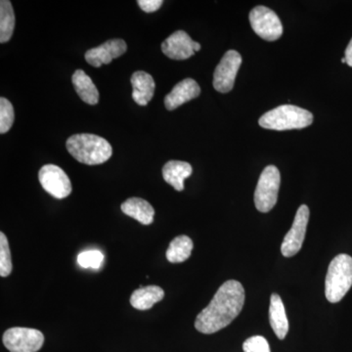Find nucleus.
<instances>
[{
  "instance_id": "20e7f679",
  "label": "nucleus",
  "mask_w": 352,
  "mask_h": 352,
  "mask_svg": "<svg viewBox=\"0 0 352 352\" xmlns=\"http://www.w3.org/2000/svg\"><path fill=\"white\" fill-rule=\"evenodd\" d=\"M352 286V258L340 254L331 261L325 280V295L329 302H340Z\"/></svg>"
},
{
  "instance_id": "b1692460",
  "label": "nucleus",
  "mask_w": 352,
  "mask_h": 352,
  "mask_svg": "<svg viewBox=\"0 0 352 352\" xmlns=\"http://www.w3.org/2000/svg\"><path fill=\"white\" fill-rule=\"evenodd\" d=\"M103 254L98 250H91L80 252L78 256V263L83 268L99 270L103 263Z\"/></svg>"
},
{
  "instance_id": "2eb2a0df",
  "label": "nucleus",
  "mask_w": 352,
  "mask_h": 352,
  "mask_svg": "<svg viewBox=\"0 0 352 352\" xmlns=\"http://www.w3.org/2000/svg\"><path fill=\"white\" fill-rule=\"evenodd\" d=\"M192 173L193 168L191 164L186 162L170 161L164 164L163 168L164 182L179 192L184 190V180L190 177Z\"/></svg>"
},
{
  "instance_id": "9b49d317",
  "label": "nucleus",
  "mask_w": 352,
  "mask_h": 352,
  "mask_svg": "<svg viewBox=\"0 0 352 352\" xmlns=\"http://www.w3.org/2000/svg\"><path fill=\"white\" fill-rule=\"evenodd\" d=\"M201 50V44L192 41L184 31H177L170 34L162 43V51L166 56L173 60H186Z\"/></svg>"
},
{
  "instance_id": "bb28decb",
  "label": "nucleus",
  "mask_w": 352,
  "mask_h": 352,
  "mask_svg": "<svg viewBox=\"0 0 352 352\" xmlns=\"http://www.w3.org/2000/svg\"><path fill=\"white\" fill-rule=\"evenodd\" d=\"M346 64L349 65V67H352V39L349 41V45H347L346 50Z\"/></svg>"
},
{
  "instance_id": "dca6fc26",
  "label": "nucleus",
  "mask_w": 352,
  "mask_h": 352,
  "mask_svg": "<svg viewBox=\"0 0 352 352\" xmlns=\"http://www.w3.org/2000/svg\"><path fill=\"white\" fill-rule=\"evenodd\" d=\"M270 321L278 339L284 340L289 332V321L283 300L277 294H273L270 298Z\"/></svg>"
},
{
  "instance_id": "412c9836",
  "label": "nucleus",
  "mask_w": 352,
  "mask_h": 352,
  "mask_svg": "<svg viewBox=\"0 0 352 352\" xmlns=\"http://www.w3.org/2000/svg\"><path fill=\"white\" fill-rule=\"evenodd\" d=\"M15 28V14L12 4L8 0L0 2V43H6L10 41Z\"/></svg>"
},
{
  "instance_id": "423d86ee",
  "label": "nucleus",
  "mask_w": 352,
  "mask_h": 352,
  "mask_svg": "<svg viewBox=\"0 0 352 352\" xmlns=\"http://www.w3.org/2000/svg\"><path fill=\"white\" fill-rule=\"evenodd\" d=\"M3 344L10 352H38L44 344V336L36 329L15 327L3 333Z\"/></svg>"
},
{
  "instance_id": "6ab92c4d",
  "label": "nucleus",
  "mask_w": 352,
  "mask_h": 352,
  "mask_svg": "<svg viewBox=\"0 0 352 352\" xmlns=\"http://www.w3.org/2000/svg\"><path fill=\"white\" fill-rule=\"evenodd\" d=\"M74 87L76 94L83 102L89 105H96L99 102V92L95 87L90 76H88L82 69H76L74 73L73 78Z\"/></svg>"
},
{
  "instance_id": "aec40b11",
  "label": "nucleus",
  "mask_w": 352,
  "mask_h": 352,
  "mask_svg": "<svg viewBox=\"0 0 352 352\" xmlns=\"http://www.w3.org/2000/svg\"><path fill=\"white\" fill-rule=\"evenodd\" d=\"M193 242L188 236L180 235L171 241L166 250V259L170 263H182L187 261L193 251Z\"/></svg>"
},
{
  "instance_id": "0eeeda50",
  "label": "nucleus",
  "mask_w": 352,
  "mask_h": 352,
  "mask_svg": "<svg viewBox=\"0 0 352 352\" xmlns=\"http://www.w3.org/2000/svg\"><path fill=\"white\" fill-rule=\"evenodd\" d=\"M250 23L261 38L275 41L283 34V25L277 14L265 6H256L250 13Z\"/></svg>"
},
{
  "instance_id": "9d476101",
  "label": "nucleus",
  "mask_w": 352,
  "mask_h": 352,
  "mask_svg": "<svg viewBox=\"0 0 352 352\" xmlns=\"http://www.w3.org/2000/svg\"><path fill=\"white\" fill-rule=\"evenodd\" d=\"M309 220V208L307 205L300 206L296 212L293 226L285 236L281 245V252L286 258L296 256L302 249Z\"/></svg>"
},
{
  "instance_id": "1a4fd4ad",
  "label": "nucleus",
  "mask_w": 352,
  "mask_h": 352,
  "mask_svg": "<svg viewBox=\"0 0 352 352\" xmlns=\"http://www.w3.org/2000/svg\"><path fill=\"white\" fill-rule=\"evenodd\" d=\"M242 64V56L236 50L227 51L214 74V87L220 94L231 91Z\"/></svg>"
},
{
  "instance_id": "5701e85b",
  "label": "nucleus",
  "mask_w": 352,
  "mask_h": 352,
  "mask_svg": "<svg viewBox=\"0 0 352 352\" xmlns=\"http://www.w3.org/2000/svg\"><path fill=\"white\" fill-rule=\"evenodd\" d=\"M14 108L12 104L4 97L0 99V133L4 134L9 131L13 126Z\"/></svg>"
},
{
  "instance_id": "a211bd4d",
  "label": "nucleus",
  "mask_w": 352,
  "mask_h": 352,
  "mask_svg": "<svg viewBox=\"0 0 352 352\" xmlns=\"http://www.w3.org/2000/svg\"><path fill=\"white\" fill-rule=\"evenodd\" d=\"M164 296V289L159 286L142 287L134 291L131 296V305L138 310L151 309Z\"/></svg>"
},
{
  "instance_id": "4be33fe9",
  "label": "nucleus",
  "mask_w": 352,
  "mask_h": 352,
  "mask_svg": "<svg viewBox=\"0 0 352 352\" xmlns=\"http://www.w3.org/2000/svg\"><path fill=\"white\" fill-rule=\"evenodd\" d=\"M12 261L6 234L0 233V276L7 277L12 272Z\"/></svg>"
},
{
  "instance_id": "39448f33",
  "label": "nucleus",
  "mask_w": 352,
  "mask_h": 352,
  "mask_svg": "<svg viewBox=\"0 0 352 352\" xmlns=\"http://www.w3.org/2000/svg\"><path fill=\"white\" fill-rule=\"evenodd\" d=\"M281 175L275 166L264 168L254 191V205L258 212H268L276 205Z\"/></svg>"
},
{
  "instance_id": "6e6552de",
  "label": "nucleus",
  "mask_w": 352,
  "mask_h": 352,
  "mask_svg": "<svg viewBox=\"0 0 352 352\" xmlns=\"http://www.w3.org/2000/svg\"><path fill=\"white\" fill-rule=\"evenodd\" d=\"M38 179L43 188L58 200L67 198L71 194L72 183L69 176L55 164L43 166L39 170Z\"/></svg>"
},
{
  "instance_id": "4468645a",
  "label": "nucleus",
  "mask_w": 352,
  "mask_h": 352,
  "mask_svg": "<svg viewBox=\"0 0 352 352\" xmlns=\"http://www.w3.org/2000/svg\"><path fill=\"white\" fill-rule=\"evenodd\" d=\"M132 98L140 106H146L155 94L154 78L145 72L138 71L131 76Z\"/></svg>"
},
{
  "instance_id": "cd10ccee",
  "label": "nucleus",
  "mask_w": 352,
  "mask_h": 352,
  "mask_svg": "<svg viewBox=\"0 0 352 352\" xmlns=\"http://www.w3.org/2000/svg\"><path fill=\"white\" fill-rule=\"evenodd\" d=\"M342 63L346 64V58H342Z\"/></svg>"
},
{
  "instance_id": "f257e3e1",
  "label": "nucleus",
  "mask_w": 352,
  "mask_h": 352,
  "mask_svg": "<svg viewBox=\"0 0 352 352\" xmlns=\"http://www.w3.org/2000/svg\"><path fill=\"white\" fill-rule=\"evenodd\" d=\"M245 296L244 287L240 282L228 280L222 284L208 307L197 316V331L210 335L226 328L242 311Z\"/></svg>"
},
{
  "instance_id": "f3484780",
  "label": "nucleus",
  "mask_w": 352,
  "mask_h": 352,
  "mask_svg": "<svg viewBox=\"0 0 352 352\" xmlns=\"http://www.w3.org/2000/svg\"><path fill=\"white\" fill-rule=\"evenodd\" d=\"M120 208L124 214L138 220L143 226H150L154 221V208L143 199H127L124 204H122Z\"/></svg>"
},
{
  "instance_id": "f03ea898",
  "label": "nucleus",
  "mask_w": 352,
  "mask_h": 352,
  "mask_svg": "<svg viewBox=\"0 0 352 352\" xmlns=\"http://www.w3.org/2000/svg\"><path fill=\"white\" fill-rule=\"evenodd\" d=\"M67 150L76 161L88 166L106 163L112 157L113 149L105 138L95 134H75L67 140Z\"/></svg>"
},
{
  "instance_id": "f8f14e48",
  "label": "nucleus",
  "mask_w": 352,
  "mask_h": 352,
  "mask_svg": "<svg viewBox=\"0 0 352 352\" xmlns=\"http://www.w3.org/2000/svg\"><path fill=\"white\" fill-rule=\"evenodd\" d=\"M126 50V43L124 39H111L98 47L87 51L85 57L88 64L95 68H100L102 65L110 64L116 58L124 55Z\"/></svg>"
},
{
  "instance_id": "a878e982",
  "label": "nucleus",
  "mask_w": 352,
  "mask_h": 352,
  "mask_svg": "<svg viewBox=\"0 0 352 352\" xmlns=\"http://www.w3.org/2000/svg\"><path fill=\"white\" fill-rule=\"evenodd\" d=\"M163 0H138V4L146 13H152L159 10L163 6Z\"/></svg>"
},
{
  "instance_id": "393cba45",
  "label": "nucleus",
  "mask_w": 352,
  "mask_h": 352,
  "mask_svg": "<svg viewBox=\"0 0 352 352\" xmlns=\"http://www.w3.org/2000/svg\"><path fill=\"white\" fill-rule=\"evenodd\" d=\"M243 349L245 352H271L270 344L263 336L249 338L243 344Z\"/></svg>"
},
{
  "instance_id": "7ed1b4c3",
  "label": "nucleus",
  "mask_w": 352,
  "mask_h": 352,
  "mask_svg": "<svg viewBox=\"0 0 352 352\" xmlns=\"http://www.w3.org/2000/svg\"><path fill=\"white\" fill-rule=\"evenodd\" d=\"M314 115L305 109L293 105H282L264 113L258 120L265 129L283 131L302 129L311 126Z\"/></svg>"
},
{
  "instance_id": "ddd939ff",
  "label": "nucleus",
  "mask_w": 352,
  "mask_h": 352,
  "mask_svg": "<svg viewBox=\"0 0 352 352\" xmlns=\"http://www.w3.org/2000/svg\"><path fill=\"white\" fill-rule=\"evenodd\" d=\"M201 94V88L196 80L185 78L178 82L164 98V106L168 111L175 110L184 103L193 100Z\"/></svg>"
}]
</instances>
